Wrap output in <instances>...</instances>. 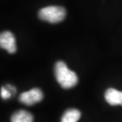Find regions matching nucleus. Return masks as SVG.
<instances>
[{
  "mask_svg": "<svg viewBox=\"0 0 122 122\" xmlns=\"http://www.w3.org/2000/svg\"><path fill=\"white\" fill-rule=\"evenodd\" d=\"M54 74L56 81L63 89L74 87L79 82L76 73L70 70L63 61H58L54 67Z\"/></svg>",
  "mask_w": 122,
  "mask_h": 122,
  "instance_id": "obj_1",
  "label": "nucleus"
},
{
  "mask_svg": "<svg viewBox=\"0 0 122 122\" xmlns=\"http://www.w3.org/2000/svg\"><path fill=\"white\" fill-rule=\"evenodd\" d=\"M38 17L41 20L55 24L60 22L65 18L66 10L62 6H48L39 10Z\"/></svg>",
  "mask_w": 122,
  "mask_h": 122,
  "instance_id": "obj_2",
  "label": "nucleus"
},
{
  "mask_svg": "<svg viewBox=\"0 0 122 122\" xmlns=\"http://www.w3.org/2000/svg\"><path fill=\"white\" fill-rule=\"evenodd\" d=\"M43 92L38 88H33L30 91L23 92L19 95V102L26 106H33L43 99Z\"/></svg>",
  "mask_w": 122,
  "mask_h": 122,
  "instance_id": "obj_3",
  "label": "nucleus"
},
{
  "mask_svg": "<svg viewBox=\"0 0 122 122\" xmlns=\"http://www.w3.org/2000/svg\"><path fill=\"white\" fill-rule=\"evenodd\" d=\"M0 46L9 53H14L17 50L16 41L14 34L10 31H4L0 35Z\"/></svg>",
  "mask_w": 122,
  "mask_h": 122,
  "instance_id": "obj_4",
  "label": "nucleus"
},
{
  "mask_svg": "<svg viewBox=\"0 0 122 122\" xmlns=\"http://www.w3.org/2000/svg\"><path fill=\"white\" fill-rule=\"evenodd\" d=\"M105 98L111 106H122V91L113 88H109L105 93Z\"/></svg>",
  "mask_w": 122,
  "mask_h": 122,
  "instance_id": "obj_5",
  "label": "nucleus"
},
{
  "mask_svg": "<svg viewBox=\"0 0 122 122\" xmlns=\"http://www.w3.org/2000/svg\"><path fill=\"white\" fill-rule=\"evenodd\" d=\"M11 122H33V115L25 110H18L15 112L10 118Z\"/></svg>",
  "mask_w": 122,
  "mask_h": 122,
  "instance_id": "obj_6",
  "label": "nucleus"
},
{
  "mask_svg": "<svg viewBox=\"0 0 122 122\" xmlns=\"http://www.w3.org/2000/svg\"><path fill=\"white\" fill-rule=\"evenodd\" d=\"M81 117V113L76 109H68L61 117V122H77Z\"/></svg>",
  "mask_w": 122,
  "mask_h": 122,
  "instance_id": "obj_7",
  "label": "nucleus"
},
{
  "mask_svg": "<svg viewBox=\"0 0 122 122\" xmlns=\"http://www.w3.org/2000/svg\"><path fill=\"white\" fill-rule=\"evenodd\" d=\"M12 95V93L6 88V86H2L1 88V97L5 100L10 98Z\"/></svg>",
  "mask_w": 122,
  "mask_h": 122,
  "instance_id": "obj_8",
  "label": "nucleus"
},
{
  "mask_svg": "<svg viewBox=\"0 0 122 122\" xmlns=\"http://www.w3.org/2000/svg\"><path fill=\"white\" fill-rule=\"evenodd\" d=\"M6 87L12 93V94H15V93H16V88L14 86H12V85H10V84H6Z\"/></svg>",
  "mask_w": 122,
  "mask_h": 122,
  "instance_id": "obj_9",
  "label": "nucleus"
}]
</instances>
